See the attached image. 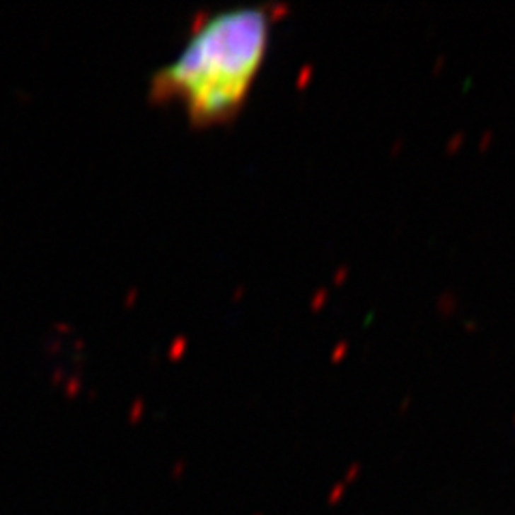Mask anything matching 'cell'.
<instances>
[{"mask_svg":"<svg viewBox=\"0 0 515 515\" xmlns=\"http://www.w3.org/2000/svg\"><path fill=\"white\" fill-rule=\"evenodd\" d=\"M275 20L271 5L232 7L196 20L178 56L151 76L149 101L178 105L198 129L232 122L262 71Z\"/></svg>","mask_w":515,"mask_h":515,"instance_id":"obj_1","label":"cell"}]
</instances>
